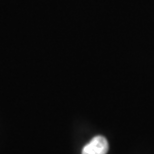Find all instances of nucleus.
Masks as SVG:
<instances>
[{
  "label": "nucleus",
  "mask_w": 154,
  "mask_h": 154,
  "mask_svg": "<svg viewBox=\"0 0 154 154\" xmlns=\"http://www.w3.org/2000/svg\"><path fill=\"white\" fill-rule=\"evenodd\" d=\"M108 141L103 136H95L83 147L82 154H106L108 152Z\"/></svg>",
  "instance_id": "nucleus-1"
}]
</instances>
